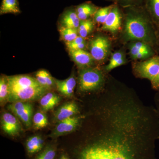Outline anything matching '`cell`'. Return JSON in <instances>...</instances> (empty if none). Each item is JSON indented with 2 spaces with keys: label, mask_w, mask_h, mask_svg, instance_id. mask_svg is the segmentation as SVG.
I'll use <instances>...</instances> for the list:
<instances>
[{
  "label": "cell",
  "mask_w": 159,
  "mask_h": 159,
  "mask_svg": "<svg viewBox=\"0 0 159 159\" xmlns=\"http://www.w3.org/2000/svg\"><path fill=\"white\" fill-rule=\"evenodd\" d=\"M95 135L67 153L70 159H157L159 125L144 110L127 102L105 103L97 112Z\"/></svg>",
  "instance_id": "obj_1"
},
{
  "label": "cell",
  "mask_w": 159,
  "mask_h": 159,
  "mask_svg": "<svg viewBox=\"0 0 159 159\" xmlns=\"http://www.w3.org/2000/svg\"><path fill=\"white\" fill-rule=\"evenodd\" d=\"M122 9L123 20L119 36L120 41L123 43L134 41L143 42L157 51V28L144 6Z\"/></svg>",
  "instance_id": "obj_2"
},
{
  "label": "cell",
  "mask_w": 159,
  "mask_h": 159,
  "mask_svg": "<svg viewBox=\"0 0 159 159\" xmlns=\"http://www.w3.org/2000/svg\"><path fill=\"white\" fill-rule=\"evenodd\" d=\"M9 84L8 102H31L40 99L49 90L38 82L35 77L27 75L7 76Z\"/></svg>",
  "instance_id": "obj_3"
},
{
  "label": "cell",
  "mask_w": 159,
  "mask_h": 159,
  "mask_svg": "<svg viewBox=\"0 0 159 159\" xmlns=\"http://www.w3.org/2000/svg\"><path fill=\"white\" fill-rule=\"evenodd\" d=\"M104 70L95 67L79 68L78 89L80 93H86L102 90L106 82Z\"/></svg>",
  "instance_id": "obj_4"
},
{
  "label": "cell",
  "mask_w": 159,
  "mask_h": 159,
  "mask_svg": "<svg viewBox=\"0 0 159 159\" xmlns=\"http://www.w3.org/2000/svg\"><path fill=\"white\" fill-rule=\"evenodd\" d=\"M88 46L90 53L97 62H105L110 56L111 42L107 36L102 34L97 35L89 41Z\"/></svg>",
  "instance_id": "obj_5"
},
{
  "label": "cell",
  "mask_w": 159,
  "mask_h": 159,
  "mask_svg": "<svg viewBox=\"0 0 159 159\" xmlns=\"http://www.w3.org/2000/svg\"><path fill=\"white\" fill-rule=\"evenodd\" d=\"M132 68L136 77L147 79L152 82L159 72V56L156 55L145 60L135 62Z\"/></svg>",
  "instance_id": "obj_6"
},
{
  "label": "cell",
  "mask_w": 159,
  "mask_h": 159,
  "mask_svg": "<svg viewBox=\"0 0 159 159\" xmlns=\"http://www.w3.org/2000/svg\"><path fill=\"white\" fill-rule=\"evenodd\" d=\"M8 109L20 120L26 128L31 127L32 125L33 108L30 102L17 101L12 102L8 106Z\"/></svg>",
  "instance_id": "obj_7"
},
{
  "label": "cell",
  "mask_w": 159,
  "mask_h": 159,
  "mask_svg": "<svg viewBox=\"0 0 159 159\" xmlns=\"http://www.w3.org/2000/svg\"><path fill=\"white\" fill-rule=\"evenodd\" d=\"M123 20V9L113 4L107 18L101 27V30L109 32L113 35H116L122 29Z\"/></svg>",
  "instance_id": "obj_8"
},
{
  "label": "cell",
  "mask_w": 159,
  "mask_h": 159,
  "mask_svg": "<svg viewBox=\"0 0 159 159\" xmlns=\"http://www.w3.org/2000/svg\"><path fill=\"white\" fill-rule=\"evenodd\" d=\"M15 116L5 112L1 116V127L3 131L11 137L17 136L21 131V125Z\"/></svg>",
  "instance_id": "obj_9"
},
{
  "label": "cell",
  "mask_w": 159,
  "mask_h": 159,
  "mask_svg": "<svg viewBox=\"0 0 159 159\" xmlns=\"http://www.w3.org/2000/svg\"><path fill=\"white\" fill-rule=\"evenodd\" d=\"M82 117L75 116L58 122L51 134V137L57 138L73 132L79 127Z\"/></svg>",
  "instance_id": "obj_10"
},
{
  "label": "cell",
  "mask_w": 159,
  "mask_h": 159,
  "mask_svg": "<svg viewBox=\"0 0 159 159\" xmlns=\"http://www.w3.org/2000/svg\"><path fill=\"white\" fill-rule=\"evenodd\" d=\"M80 113L79 107L74 101H70L65 103L55 112L54 121L60 122L63 120L75 116Z\"/></svg>",
  "instance_id": "obj_11"
},
{
  "label": "cell",
  "mask_w": 159,
  "mask_h": 159,
  "mask_svg": "<svg viewBox=\"0 0 159 159\" xmlns=\"http://www.w3.org/2000/svg\"><path fill=\"white\" fill-rule=\"evenodd\" d=\"M25 145L27 155L29 158H33L43 149L46 144L41 136L36 135L29 137Z\"/></svg>",
  "instance_id": "obj_12"
},
{
  "label": "cell",
  "mask_w": 159,
  "mask_h": 159,
  "mask_svg": "<svg viewBox=\"0 0 159 159\" xmlns=\"http://www.w3.org/2000/svg\"><path fill=\"white\" fill-rule=\"evenodd\" d=\"M69 54L79 68L93 66L96 62L90 53L85 50L69 51Z\"/></svg>",
  "instance_id": "obj_13"
},
{
  "label": "cell",
  "mask_w": 159,
  "mask_h": 159,
  "mask_svg": "<svg viewBox=\"0 0 159 159\" xmlns=\"http://www.w3.org/2000/svg\"><path fill=\"white\" fill-rule=\"evenodd\" d=\"M54 80L55 86L60 93L70 98L74 96V89L77 84V81L74 75H71L64 80L54 79Z\"/></svg>",
  "instance_id": "obj_14"
},
{
  "label": "cell",
  "mask_w": 159,
  "mask_h": 159,
  "mask_svg": "<svg viewBox=\"0 0 159 159\" xmlns=\"http://www.w3.org/2000/svg\"><path fill=\"white\" fill-rule=\"evenodd\" d=\"M129 54L130 58L135 60L138 54L143 52H148L157 54V51L154 48L149 44L139 41H134L127 43Z\"/></svg>",
  "instance_id": "obj_15"
},
{
  "label": "cell",
  "mask_w": 159,
  "mask_h": 159,
  "mask_svg": "<svg viewBox=\"0 0 159 159\" xmlns=\"http://www.w3.org/2000/svg\"><path fill=\"white\" fill-rule=\"evenodd\" d=\"M80 21L75 8L67 9L62 13L61 17V27L65 28L78 30Z\"/></svg>",
  "instance_id": "obj_16"
},
{
  "label": "cell",
  "mask_w": 159,
  "mask_h": 159,
  "mask_svg": "<svg viewBox=\"0 0 159 159\" xmlns=\"http://www.w3.org/2000/svg\"><path fill=\"white\" fill-rule=\"evenodd\" d=\"M127 62L125 52L123 49H120L111 54L109 62L107 65L104 66V71L108 73L113 69L124 65Z\"/></svg>",
  "instance_id": "obj_17"
},
{
  "label": "cell",
  "mask_w": 159,
  "mask_h": 159,
  "mask_svg": "<svg viewBox=\"0 0 159 159\" xmlns=\"http://www.w3.org/2000/svg\"><path fill=\"white\" fill-rule=\"evenodd\" d=\"M99 8L90 2L82 3L75 7L77 16L80 20L89 19L93 17Z\"/></svg>",
  "instance_id": "obj_18"
},
{
  "label": "cell",
  "mask_w": 159,
  "mask_h": 159,
  "mask_svg": "<svg viewBox=\"0 0 159 159\" xmlns=\"http://www.w3.org/2000/svg\"><path fill=\"white\" fill-rule=\"evenodd\" d=\"M60 97L53 93H47L41 98L39 104L43 111H48L54 108L59 103Z\"/></svg>",
  "instance_id": "obj_19"
},
{
  "label": "cell",
  "mask_w": 159,
  "mask_h": 159,
  "mask_svg": "<svg viewBox=\"0 0 159 159\" xmlns=\"http://www.w3.org/2000/svg\"><path fill=\"white\" fill-rule=\"evenodd\" d=\"M144 6L156 28L159 26V0H145Z\"/></svg>",
  "instance_id": "obj_20"
},
{
  "label": "cell",
  "mask_w": 159,
  "mask_h": 159,
  "mask_svg": "<svg viewBox=\"0 0 159 159\" xmlns=\"http://www.w3.org/2000/svg\"><path fill=\"white\" fill-rule=\"evenodd\" d=\"M57 145L56 144H47L39 153H38L32 159H57Z\"/></svg>",
  "instance_id": "obj_21"
},
{
  "label": "cell",
  "mask_w": 159,
  "mask_h": 159,
  "mask_svg": "<svg viewBox=\"0 0 159 159\" xmlns=\"http://www.w3.org/2000/svg\"><path fill=\"white\" fill-rule=\"evenodd\" d=\"M18 0H2L0 8V14L12 13L17 14L20 13Z\"/></svg>",
  "instance_id": "obj_22"
},
{
  "label": "cell",
  "mask_w": 159,
  "mask_h": 159,
  "mask_svg": "<svg viewBox=\"0 0 159 159\" xmlns=\"http://www.w3.org/2000/svg\"><path fill=\"white\" fill-rule=\"evenodd\" d=\"M95 21L92 19L80 20L78 29V34L83 38L88 37L95 28Z\"/></svg>",
  "instance_id": "obj_23"
},
{
  "label": "cell",
  "mask_w": 159,
  "mask_h": 159,
  "mask_svg": "<svg viewBox=\"0 0 159 159\" xmlns=\"http://www.w3.org/2000/svg\"><path fill=\"white\" fill-rule=\"evenodd\" d=\"M9 95V84L7 76H1L0 78V103L1 106L8 102Z\"/></svg>",
  "instance_id": "obj_24"
},
{
  "label": "cell",
  "mask_w": 159,
  "mask_h": 159,
  "mask_svg": "<svg viewBox=\"0 0 159 159\" xmlns=\"http://www.w3.org/2000/svg\"><path fill=\"white\" fill-rule=\"evenodd\" d=\"M48 124V121L45 114L42 111H38L34 114L32 119V125L34 129L44 128Z\"/></svg>",
  "instance_id": "obj_25"
},
{
  "label": "cell",
  "mask_w": 159,
  "mask_h": 159,
  "mask_svg": "<svg viewBox=\"0 0 159 159\" xmlns=\"http://www.w3.org/2000/svg\"><path fill=\"white\" fill-rule=\"evenodd\" d=\"M113 4L106 7L99 8L93 16V20L95 23L103 25L107 18Z\"/></svg>",
  "instance_id": "obj_26"
},
{
  "label": "cell",
  "mask_w": 159,
  "mask_h": 159,
  "mask_svg": "<svg viewBox=\"0 0 159 159\" xmlns=\"http://www.w3.org/2000/svg\"><path fill=\"white\" fill-rule=\"evenodd\" d=\"M59 32L61 37L66 43L72 41L79 35L78 30L65 27H61Z\"/></svg>",
  "instance_id": "obj_27"
},
{
  "label": "cell",
  "mask_w": 159,
  "mask_h": 159,
  "mask_svg": "<svg viewBox=\"0 0 159 159\" xmlns=\"http://www.w3.org/2000/svg\"><path fill=\"white\" fill-rule=\"evenodd\" d=\"M66 44L69 51L84 50L87 46L85 39L83 38L79 35L74 40L70 42L66 43Z\"/></svg>",
  "instance_id": "obj_28"
},
{
  "label": "cell",
  "mask_w": 159,
  "mask_h": 159,
  "mask_svg": "<svg viewBox=\"0 0 159 159\" xmlns=\"http://www.w3.org/2000/svg\"><path fill=\"white\" fill-rule=\"evenodd\" d=\"M107 2H111L122 8H127L134 6H144L145 0H105Z\"/></svg>",
  "instance_id": "obj_29"
},
{
  "label": "cell",
  "mask_w": 159,
  "mask_h": 159,
  "mask_svg": "<svg viewBox=\"0 0 159 159\" xmlns=\"http://www.w3.org/2000/svg\"><path fill=\"white\" fill-rule=\"evenodd\" d=\"M45 71L46 70H44L37 71L35 74V78L41 85L49 90L46 82Z\"/></svg>",
  "instance_id": "obj_30"
},
{
  "label": "cell",
  "mask_w": 159,
  "mask_h": 159,
  "mask_svg": "<svg viewBox=\"0 0 159 159\" xmlns=\"http://www.w3.org/2000/svg\"><path fill=\"white\" fill-rule=\"evenodd\" d=\"M151 83L152 89L156 90H159V72L156 77L151 82Z\"/></svg>",
  "instance_id": "obj_31"
},
{
  "label": "cell",
  "mask_w": 159,
  "mask_h": 159,
  "mask_svg": "<svg viewBox=\"0 0 159 159\" xmlns=\"http://www.w3.org/2000/svg\"><path fill=\"white\" fill-rule=\"evenodd\" d=\"M155 102L156 105V109L159 111V90H158L157 93L155 96Z\"/></svg>",
  "instance_id": "obj_32"
},
{
  "label": "cell",
  "mask_w": 159,
  "mask_h": 159,
  "mask_svg": "<svg viewBox=\"0 0 159 159\" xmlns=\"http://www.w3.org/2000/svg\"><path fill=\"white\" fill-rule=\"evenodd\" d=\"M157 52L159 53V26L157 28Z\"/></svg>",
  "instance_id": "obj_33"
},
{
  "label": "cell",
  "mask_w": 159,
  "mask_h": 159,
  "mask_svg": "<svg viewBox=\"0 0 159 159\" xmlns=\"http://www.w3.org/2000/svg\"><path fill=\"white\" fill-rule=\"evenodd\" d=\"M158 111V110H157ZM158 113H159V111H158Z\"/></svg>",
  "instance_id": "obj_34"
}]
</instances>
